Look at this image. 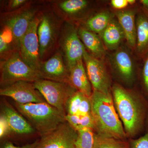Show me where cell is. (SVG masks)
<instances>
[{"mask_svg": "<svg viewBox=\"0 0 148 148\" xmlns=\"http://www.w3.org/2000/svg\"><path fill=\"white\" fill-rule=\"evenodd\" d=\"M39 73L42 79L70 83L69 71L61 51L56 52L47 61H42Z\"/></svg>", "mask_w": 148, "mask_h": 148, "instance_id": "13", "label": "cell"}, {"mask_svg": "<svg viewBox=\"0 0 148 148\" xmlns=\"http://www.w3.org/2000/svg\"><path fill=\"white\" fill-rule=\"evenodd\" d=\"M0 38H1L7 43L13 46V34L11 29L9 27L5 25L1 32Z\"/></svg>", "mask_w": 148, "mask_h": 148, "instance_id": "31", "label": "cell"}, {"mask_svg": "<svg viewBox=\"0 0 148 148\" xmlns=\"http://www.w3.org/2000/svg\"><path fill=\"white\" fill-rule=\"evenodd\" d=\"M65 118L66 121L68 122L76 131L79 130L81 116L78 114H67L65 116Z\"/></svg>", "mask_w": 148, "mask_h": 148, "instance_id": "32", "label": "cell"}, {"mask_svg": "<svg viewBox=\"0 0 148 148\" xmlns=\"http://www.w3.org/2000/svg\"><path fill=\"white\" fill-rule=\"evenodd\" d=\"M142 69V79L143 87L148 94V52L143 57Z\"/></svg>", "mask_w": 148, "mask_h": 148, "instance_id": "26", "label": "cell"}, {"mask_svg": "<svg viewBox=\"0 0 148 148\" xmlns=\"http://www.w3.org/2000/svg\"><path fill=\"white\" fill-rule=\"evenodd\" d=\"M0 69V83L2 87L19 81L34 83L42 79L39 73L27 65L16 51L1 61Z\"/></svg>", "mask_w": 148, "mask_h": 148, "instance_id": "4", "label": "cell"}, {"mask_svg": "<svg viewBox=\"0 0 148 148\" xmlns=\"http://www.w3.org/2000/svg\"><path fill=\"white\" fill-rule=\"evenodd\" d=\"M93 148H129V143L119 140L94 133Z\"/></svg>", "mask_w": 148, "mask_h": 148, "instance_id": "23", "label": "cell"}, {"mask_svg": "<svg viewBox=\"0 0 148 148\" xmlns=\"http://www.w3.org/2000/svg\"><path fill=\"white\" fill-rule=\"evenodd\" d=\"M58 8L61 13L70 19H77L88 10L90 3L86 0H65L58 2Z\"/></svg>", "mask_w": 148, "mask_h": 148, "instance_id": "21", "label": "cell"}, {"mask_svg": "<svg viewBox=\"0 0 148 148\" xmlns=\"http://www.w3.org/2000/svg\"><path fill=\"white\" fill-rule=\"evenodd\" d=\"M12 132L10 126L5 116L1 113L0 115V138L1 140L6 138Z\"/></svg>", "mask_w": 148, "mask_h": 148, "instance_id": "27", "label": "cell"}, {"mask_svg": "<svg viewBox=\"0 0 148 148\" xmlns=\"http://www.w3.org/2000/svg\"><path fill=\"white\" fill-rule=\"evenodd\" d=\"M84 128H90L94 131V121H93V118L91 114L86 115L84 116H81L79 130Z\"/></svg>", "mask_w": 148, "mask_h": 148, "instance_id": "30", "label": "cell"}, {"mask_svg": "<svg viewBox=\"0 0 148 148\" xmlns=\"http://www.w3.org/2000/svg\"><path fill=\"white\" fill-rule=\"evenodd\" d=\"M135 24V49L138 55L143 57L148 52V13L142 8L136 14Z\"/></svg>", "mask_w": 148, "mask_h": 148, "instance_id": "19", "label": "cell"}, {"mask_svg": "<svg viewBox=\"0 0 148 148\" xmlns=\"http://www.w3.org/2000/svg\"><path fill=\"white\" fill-rule=\"evenodd\" d=\"M99 36L106 48L114 51L120 47L123 41L125 39L124 32L118 21L114 18Z\"/></svg>", "mask_w": 148, "mask_h": 148, "instance_id": "20", "label": "cell"}, {"mask_svg": "<svg viewBox=\"0 0 148 148\" xmlns=\"http://www.w3.org/2000/svg\"><path fill=\"white\" fill-rule=\"evenodd\" d=\"M27 2L26 0H12L10 1L9 8L10 10L16 9L24 5Z\"/></svg>", "mask_w": 148, "mask_h": 148, "instance_id": "35", "label": "cell"}, {"mask_svg": "<svg viewBox=\"0 0 148 148\" xmlns=\"http://www.w3.org/2000/svg\"><path fill=\"white\" fill-rule=\"evenodd\" d=\"M111 91L115 108L127 137L135 136L143 120V107L139 99L119 84H114Z\"/></svg>", "mask_w": 148, "mask_h": 148, "instance_id": "2", "label": "cell"}, {"mask_svg": "<svg viewBox=\"0 0 148 148\" xmlns=\"http://www.w3.org/2000/svg\"><path fill=\"white\" fill-rule=\"evenodd\" d=\"M109 64L113 71L123 81L130 83L135 76L136 64L126 47L122 46L109 56Z\"/></svg>", "mask_w": 148, "mask_h": 148, "instance_id": "10", "label": "cell"}, {"mask_svg": "<svg viewBox=\"0 0 148 148\" xmlns=\"http://www.w3.org/2000/svg\"><path fill=\"white\" fill-rule=\"evenodd\" d=\"M77 32L88 52L95 58L103 60L106 55V48L99 35L82 27L77 28Z\"/></svg>", "mask_w": 148, "mask_h": 148, "instance_id": "16", "label": "cell"}, {"mask_svg": "<svg viewBox=\"0 0 148 148\" xmlns=\"http://www.w3.org/2000/svg\"><path fill=\"white\" fill-rule=\"evenodd\" d=\"M113 18L112 13L108 11H102L87 18L82 27L99 35Z\"/></svg>", "mask_w": 148, "mask_h": 148, "instance_id": "22", "label": "cell"}, {"mask_svg": "<svg viewBox=\"0 0 148 148\" xmlns=\"http://www.w3.org/2000/svg\"><path fill=\"white\" fill-rule=\"evenodd\" d=\"M69 71L70 83L78 91L90 97L93 89L88 79L83 59L78 61Z\"/></svg>", "mask_w": 148, "mask_h": 148, "instance_id": "17", "label": "cell"}, {"mask_svg": "<svg viewBox=\"0 0 148 148\" xmlns=\"http://www.w3.org/2000/svg\"><path fill=\"white\" fill-rule=\"evenodd\" d=\"M0 95L10 97L20 104L46 102L34 83L28 82L19 81L3 86L0 89Z\"/></svg>", "mask_w": 148, "mask_h": 148, "instance_id": "11", "label": "cell"}, {"mask_svg": "<svg viewBox=\"0 0 148 148\" xmlns=\"http://www.w3.org/2000/svg\"><path fill=\"white\" fill-rule=\"evenodd\" d=\"M84 94L77 90L67 101L66 105V115L78 114Z\"/></svg>", "mask_w": 148, "mask_h": 148, "instance_id": "25", "label": "cell"}, {"mask_svg": "<svg viewBox=\"0 0 148 148\" xmlns=\"http://www.w3.org/2000/svg\"><path fill=\"white\" fill-rule=\"evenodd\" d=\"M91 107L90 97L84 95L81 103L78 114L81 116L91 114Z\"/></svg>", "mask_w": 148, "mask_h": 148, "instance_id": "28", "label": "cell"}, {"mask_svg": "<svg viewBox=\"0 0 148 148\" xmlns=\"http://www.w3.org/2000/svg\"><path fill=\"white\" fill-rule=\"evenodd\" d=\"M35 9H28L12 15L5 21V26L11 29L13 36L14 50L18 51L22 38L36 17Z\"/></svg>", "mask_w": 148, "mask_h": 148, "instance_id": "14", "label": "cell"}, {"mask_svg": "<svg viewBox=\"0 0 148 148\" xmlns=\"http://www.w3.org/2000/svg\"><path fill=\"white\" fill-rule=\"evenodd\" d=\"M78 132L75 146L76 148H93L95 132L92 129L84 128Z\"/></svg>", "mask_w": 148, "mask_h": 148, "instance_id": "24", "label": "cell"}, {"mask_svg": "<svg viewBox=\"0 0 148 148\" xmlns=\"http://www.w3.org/2000/svg\"><path fill=\"white\" fill-rule=\"evenodd\" d=\"M111 5L117 10H123L129 5L127 0H112Z\"/></svg>", "mask_w": 148, "mask_h": 148, "instance_id": "33", "label": "cell"}, {"mask_svg": "<svg viewBox=\"0 0 148 148\" xmlns=\"http://www.w3.org/2000/svg\"><path fill=\"white\" fill-rule=\"evenodd\" d=\"M59 42L64 62L69 70L83 59L86 49L80 39L77 29L69 22L61 30Z\"/></svg>", "mask_w": 148, "mask_h": 148, "instance_id": "6", "label": "cell"}, {"mask_svg": "<svg viewBox=\"0 0 148 148\" xmlns=\"http://www.w3.org/2000/svg\"><path fill=\"white\" fill-rule=\"evenodd\" d=\"M35 87L43 96L46 102L66 116V105L77 90L69 83L41 79L34 83Z\"/></svg>", "mask_w": 148, "mask_h": 148, "instance_id": "5", "label": "cell"}, {"mask_svg": "<svg viewBox=\"0 0 148 148\" xmlns=\"http://www.w3.org/2000/svg\"><path fill=\"white\" fill-rule=\"evenodd\" d=\"M142 5V9L148 13V0H141L140 1Z\"/></svg>", "mask_w": 148, "mask_h": 148, "instance_id": "36", "label": "cell"}, {"mask_svg": "<svg viewBox=\"0 0 148 148\" xmlns=\"http://www.w3.org/2000/svg\"><path fill=\"white\" fill-rule=\"evenodd\" d=\"M136 10L132 9L117 10L115 12L117 20L124 32L125 39L130 47L136 46Z\"/></svg>", "mask_w": 148, "mask_h": 148, "instance_id": "18", "label": "cell"}, {"mask_svg": "<svg viewBox=\"0 0 148 148\" xmlns=\"http://www.w3.org/2000/svg\"><path fill=\"white\" fill-rule=\"evenodd\" d=\"M1 113L7 120L12 133L19 135H29L36 132L28 121L9 105H4Z\"/></svg>", "mask_w": 148, "mask_h": 148, "instance_id": "15", "label": "cell"}, {"mask_svg": "<svg viewBox=\"0 0 148 148\" xmlns=\"http://www.w3.org/2000/svg\"><path fill=\"white\" fill-rule=\"evenodd\" d=\"M38 141H36L31 144H27L21 147L14 145L11 142L7 141L2 144L1 148H35L37 145Z\"/></svg>", "mask_w": 148, "mask_h": 148, "instance_id": "34", "label": "cell"}, {"mask_svg": "<svg viewBox=\"0 0 148 148\" xmlns=\"http://www.w3.org/2000/svg\"><path fill=\"white\" fill-rule=\"evenodd\" d=\"M90 99L94 132L125 140L127 136L115 108L112 93L106 94L93 90Z\"/></svg>", "mask_w": 148, "mask_h": 148, "instance_id": "1", "label": "cell"}, {"mask_svg": "<svg viewBox=\"0 0 148 148\" xmlns=\"http://www.w3.org/2000/svg\"><path fill=\"white\" fill-rule=\"evenodd\" d=\"M37 30L41 60L47 55L54 46L58 32V24L49 14H43L40 18Z\"/></svg>", "mask_w": 148, "mask_h": 148, "instance_id": "12", "label": "cell"}, {"mask_svg": "<svg viewBox=\"0 0 148 148\" xmlns=\"http://www.w3.org/2000/svg\"><path fill=\"white\" fill-rule=\"evenodd\" d=\"M136 1L135 0H127L128 4L129 5H133L136 2Z\"/></svg>", "mask_w": 148, "mask_h": 148, "instance_id": "37", "label": "cell"}, {"mask_svg": "<svg viewBox=\"0 0 148 148\" xmlns=\"http://www.w3.org/2000/svg\"><path fill=\"white\" fill-rule=\"evenodd\" d=\"M83 60L93 90L106 94L111 93L110 78L103 60L95 58L86 50Z\"/></svg>", "mask_w": 148, "mask_h": 148, "instance_id": "8", "label": "cell"}, {"mask_svg": "<svg viewBox=\"0 0 148 148\" xmlns=\"http://www.w3.org/2000/svg\"><path fill=\"white\" fill-rule=\"evenodd\" d=\"M78 132L67 121L53 131L41 137L35 148H76Z\"/></svg>", "mask_w": 148, "mask_h": 148, "instance_id": "9", "label": "cell"}, {"mask_svg": "<svg viewBox=\"0 0 148 148\" xmlns=\"http://www.w3.org/2000/svg\"><path fill=\"white\" fill-rule=\"evenodd\" d=\"M129 148H148V132L141 138L131 140Z\"/></svg>", "mask_w": 148, "mask_h": 148, "instance_id": "29", "label": "cell"}, {"mask_svg": "<svg viewBox=\"0 0 148 148\" xmlns=\"http://www.w3.org/2000/svg\"><path fill=\"white\" fill-rule=\"evenodd\" d=\"M15 106L41 137L52 132L66 121L65 115L47 102L26 104L15 102Z\"/></svg>", "mask_w": 148, "mask_h": 148, "instance_id": "3", "label": "cell"}, {"mask_svg": "<svg viewBox=\"0 0 148 148\" xmlns=\"http://www.w3.org/2000/svg\"><path fill=\"white\" fill-rule=\"evenodd\" d=\"M40 21V18L37 16L33 19L21 40L18 51L22 60L38 73L42 62L40 58L39 43L37 34Z\"/></svg>", "mask_w": 148, "mask_h": 148, "instance_id": "7", "label": "cell"}]
</instances>
